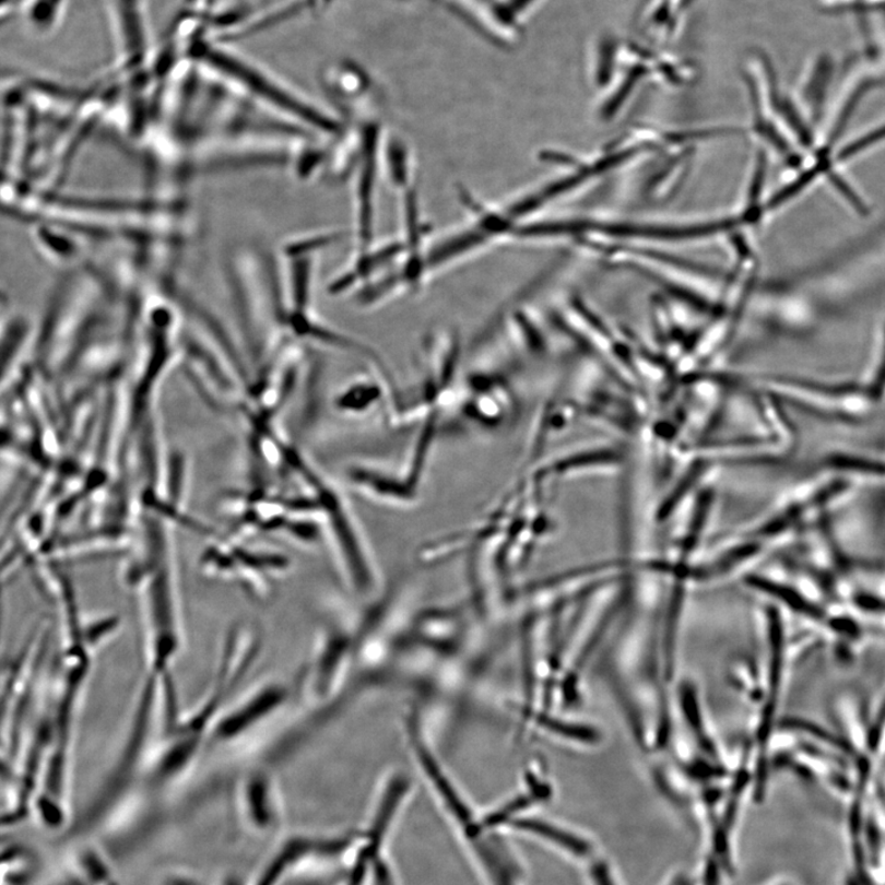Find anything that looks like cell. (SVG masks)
I'll list each match as a JSON object with an SVG mask.
<instances>
[{
	"label": "cell",
	"mask_w": 885,
	"mask_h": 885,
	"mask_svg": "<svg viewBox=\"0 0 885 885\" xmlns=\"http://www.w3.org/2000/svg\"><path fill=\"white\" fill-rule=\"evenodd\" d=\"M228 639L224 648L219 681H215L213 691L205 697L199 707L200 710H196L189 720L176 721L173 724L169 740L148 769L146 780L153 789H165L189 771L196 756L202 750V743L209 741L212 728L221 716L225 698L235 685H238L245 671H248L255 649L239 661H235L238 658L235 653L238 636H231Z\"/></svg>",
	"instance_id": "6da1fadb"
},
{
	"label": "cell",
	"mask_w": 885,
	"mask_h": 885,
	"mask_svg": "<svg viewBox=\"0 0 885 885\" xmlns=\"http://www.w3.org/2000/svg\"><path fill=\"white\" fill-rule=\"evenodd\" d=\"M142 602L146 626L148 659L151 674L170 681L172 666L180 651L181 624L179 600L169 567L148 574Z\"/></svg>",
	"instance_id": "7a4b0ae2"
},
{
	"label": "cell",
	"mask_w": 885,
	"mask_h": 885,
	"mask_svg": "<svg viewBox=\"0 0 885 885\" xmlns=\"http://www.w3.org/2000/svg\"><path fill=\"white\" fill-rule=\"evenodd\" d=\"M423 779L441 813L445 814L461 848L464 846L467 852L471 854L470 858H474L479 864L480 870L484 869L491 883L510 885L504 863L498 858L499 854L494 845L491 846L485 839L486 825L484 822L481 824L476 822L474 812L471 811L456 782L450 779L445 766L441 764L429 765L423 772Z\"/></svg>",
	"instance_id": "3957f363"
},
{
	"label": "cell",
	"mask_w": 885,
	"mask_h": 885,
	"mask_svg": "<svg viewBox=\"0 0 885 885\" xmlns=\"http://www.w3.org/2000/svg\"><path fill=\"white\" fill-rule=\"evenodd\" d=\"M357 838L350 839H315V838H292L283 841L262 868L253 875V878L245 885H282L284 880L291 877L295 871H299L305 862L315 858H333V854L351 848L358 841Z\"/></svg>",
	"instance_id": "277c9868"
},
{
	"label": "cell",
	"mask_w": 885,
	"mask_h": 885,
	"mask_svg": "<svg viewBox=\"0 0 885 885\" xmlns=\"http://www.w3.org/2000/svg\"><path fill=\"white\" fill-rule=\"evenodd\" d=\"M271 777L261 771L246 775L236 790V812L246 833L268 838L278 830L281 810Z\"/></svg>",
	"instance_id": "5b68a950"
},
{
	"label": "cell",
	"mask_w": 885,
	"mask_h": 885,
	"mask_svg": "<svg viewBox=\"0 0 885 885\" xmlns=\"http://www.w3.org/2000/svg\"><path fill=\"white\" fill-rule=\"evenodd\" d=\"M285 698H287V688L284 686L280 684L264 686L262 691L221 713L212 728L209 742L226 744L239 740L278 710Z\"/></svg>",
	"instance_id": "8992f818"
},
{
	"label": "cell",
	"mask_w": 885,
	"mask_h": 885,
	"mask_svg": "<svg viewBox=\"0 0 885 885\" xmlns=\"http://www.w3.org/2000/svg\"><path fill=\"white\" fill-rule=\"evenodd\" d=\"M445 3L467 22L479 28L482 34L496 38V42L506 44L515 37V24L504 5H496L491 0H438ZM514 20V19H511ZM515 22V20H514Z\"/></svg>",
	"instance_id": "52a82bcc"
},
{
	"label": "cell",
	"mask_w": 885,
	"mask_h": 885,
	"mask_svg": "<svg viewBox=\"0 0 885 885\" xmlns=\"http://www.w3.org/2000/svg\"><path fill=\"white\" fill-rule=\"evenodd\" d=\"M64 869L87 885H104L116 880L110 859L92 843L76 846L68 854Z\"/></svg>",
	"instance_id": "ba28073f"
},
{
	"label": "cell",
	"mask_w": 885,
	"mask_h": 885,
	"mask_svg": "<svg viewBox=\"0 0 885 885\" xmlns=\"http://www.w3.org/2000/svg\"><path fill=\"white\" fill-rule=\"evenodd\" d=\"M2 885H30L39 870L37 854L26 845L9 843L2 851Z\"/></svg>",
	"instance_id": "9c48e42d"
},
{
	"label": "cell",
	"mask_w": 885,
	"mask_h": 885,
	"mask_svg": "<svg viewBox=\"0 0 885 885\" xmlns=\"http://www.w3.org/2000/svg\"><path fill=\"white\" fill-rule=\"evenodd\" d=\"M747 583L754 588L760 589L762 592L769 593L782 603L790 606L794 612H799L811 617L819 618L823 616L821 609L816 607L809 600H805L801 594L794 592L793 589L771 582L769 579L760 577H750L746 579Z\"/></svg>",
	"instance_id": "30bf717a"
},
{
	"label": "cell",
	"mask_w": 885,
	"mask_h": 885,
	"mask_svg": "<svg viewBox=\"0 0 885 885\" xmlns=\"http://www.w3.org/2000/svg\"><path fill=\"white\" fill-rule=\"evenodd\" d=\"M516 828L523 829L528 831H533L538 835L543 836L551 841H554L563 848L567 849L570 852H575L577 854H585L589 851V846L582 839L576 838L573 834L566 833L564 830L554 828L543 822L538 821H516L515 822Z\"/></svg>",
	"instance_id": "8fae6325"
},
{
	"label": "cell",
	"mask_w": 885,
	"mask_h": 885,
	"mask_svg": "<svg viewBox=\"0 0 885 885\" xmlns=\"http://www.w3.org/2000/svg\"><path fill=\"white\" fill-rule=\"evenodd\" d=\"M544 724L548 728V730L564 736L573 738V740L587 743L598 741V733L587 727L559 722L557 720H553V718H546V720H544Z\"/></svg>",
	"instance_id": "7c38bea8"
},
{
	"label": "cell",
	"mask_w": 885,
	"mask_h": 885,
	"mask_svg": "<svg viewBox=\"0 0 885 885\" xmlns=\"http://www.w3.org/2000/svg\"><path fill=\"white\" fill-rule=\"evenodd\" d=\"M154 885H206L201 875L184 869L164 871Z\"/></svg>",
	"instance_id": "4fadbf2b"
},
{
	"label": "cell",
	"mask_w": 885,
	"mask_h": 885,
	"mask_svg": "<svg viewBox=\"0 0 885 885\" xmlns=\"http://www.w3.org/2000/svg\"><path fill=\"white\" fill-rule=\"evenodd\" d=\"M682 604V590L681 592H675L673 597V602L671 605V612H669V622H668V635H666V662H668V671L672 674L673 672V662H674V639H675V628L677 626V614L678 610H681Z\"/></svg>",
	"instance_id": "5bb4252c"
},
{
	"label": "cell",
	"mask_w": 885,
	"mask_h": 885,
	"mask_svg": "<svg viewBox=\"0 0 885 885\" xmlns=\"http://www.w3.org/2000/svg\"><path fill=\"white\" fill-rule=\"evenodd\" d=\"M682 701L688 723L692 724L695 731L701 732L700 711H698L696 694L693 686L685 685L683 687Z\"/></svg>",
	"instance_id": "9a60e30c"
},
{
	"label": "cell",
	"mask_w": 885,
	"mask_h": 885,
	"mask_svg": "<svg viewBox=\"0 0 885 885\" xmlns=\"http://www.w3.org/2000/svg\"><path fill=\"white\" fill-rule=\"evenodd\" d=\"M367 883L371 885H398L391 865L382 858L374 863Z\"/></svg>",
	"instance_id": "2e32d148"
},
{
	"label": "cell",
	"mask_w": 885,
	"mask_h": 885,
	"mask_svg": "<svg viewBox=\"0 0 885 885\" xmlns=\"http://www.w3.org/2000/svg\"><path fill=\"white\" fill-rule=\"evenodd\" d=\"M786 727L793 728V730H800V731H804L806 733H811L813 735H816V738H819V740H822V741H824L826 743L838 745V746H840V750H843L846 752H850V746L848 744H845L843 742L836 741V738H834L831 734H829L828 732L823 731L822 728L816 727L814 724H811L809 722L796 721V720L795 721H789V722H786Z\"/></svg>",
	"instance_id": "e0dca14e"
},
{
	"label": "cell",
	"mask_w": 885,
	"mask_h": 885,
	"mask_svg": "<svg viewBox=\"0 0 885 885\" xmlns=\"http://www.w3.org/2000/svg\"><path fill=\"white\" fill-rule=\"evenodd\" d=\"M885 137V126L880 128V130L872 132L862 138V140L850 144L843 152L840 154V160H849L854 154L860 153L861 151L865 150V146H870L873 143H877L883 140Z\"/></svg>",
	"instance_id": "ac0fdd59"
},
{
	"label": "cell",
	"mask_w": 885,
	"mask_h": 885,
	"mask_svg": "<svg viewBox=\"0 0 885 885\" xmlns=\"http://www.w3.org/2000/svg\"><path fill=\"white\" fill-rule=\"evenodd\" d=\"M831 464L836 468L842 469H853V470H861V471H871L873 474H877L878 471L884 472L885 467L883 465H875L873 462H868L854 458H846V457H835L831 460Z\"/></svg>",
	"instance_id": "d6986e66"
},
{
	"label": "cell",
	"mask_w": 885,
	"mask_h": 885,
	"mask_svg": "<svg viewBox=\"0 0 885 885\" xmlns=\"http://www.w3.org/2000/svg\"><path fill=\"white\" fill-rule=\"evenodd\" d=\"M46 885H87L82 880H79L75 874L63 870V872Z\"/></svg>",
	"instance_id": "ffe728a7"
},
{
	"label": "cell",
	"mask_w": 885,
	"mask_h": 885,
	"mask_svg": "<svg viewBox=\"0 0 885 885\" xmlns=\"http://www.w3.org/2000/svg\"><path fill=\"white\" fill-rule=\"evenodd\" d=\"M834 627L845 635H858V626L849 620L839 618L838 622H835Z\"/></svg>",
	"instance_id": "44dd1931"
},
{
	"label": "cell",
	"mask_w": 885,
	"mask_h": 885,
	"mask_svg": "<svg viewBox=\"0 0 885 885\" xmlns=\"http://www.w3.org/2000/svg\"><path fill=\"white\" fill-rule=\"evenodd\" d=\"M594 877L598 885H613L612 881H610L607 872L602 864L597 865L594 870Z\"/></svg>",
	"instance_id": "7402d4cb"
},
{
	"label": "cell",
	"mask_w": 885,
	"mask_h": 885,
	"mask_svg": "<svg viewBox=\"0 0 885 885\" xmlns=\"http://www.w3.org/2000/svg\"><path fill=\"white\" fill-rule=\"evenodd\" d=\"M215 885H244L238 877L235 875H225L219 883Z\"/></svg>",
	"instance_id": "603a6c76"
},
{
	"label": "cell",
	"mask_w": 885,
	"mask_h": 885,
	"mask_svg": "<svg viewBox=\"0 0 885 885\" xmlns=\"http://www.w3.org/2000/svg\"><path fill=\"white\" fill-rule=\"evenodd\" d=\"M104 885H121V884H120V882H118L117 880H114V881L108 882V883H106V884H104Z\"/></svg>",
	"instance_id": "cb8c5ba5"
}]
</instances>
